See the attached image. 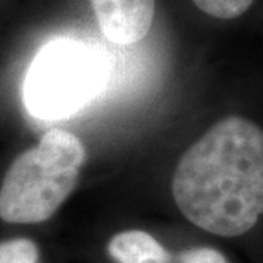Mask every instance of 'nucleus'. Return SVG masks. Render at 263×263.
Here are the masks:
<instances>
[{"label":"nucleus","instance_id":"obj_3","mask_svg":"<svg viewBox=\"0 0 263 263\" xmlns=\"http://www.w3.org/2000/svg\"><path fill=\"white\" fill-rule=\"evenodd\" d=\"M108 73L106 57L96 46L72 38L51 40L26 73V109L40 120L72 117L103 91Z\"/></svg>","mask_w":263,"mask_h":263},{"label":"nucleus","instance_id":"obj_2","mask_svg":"<svg viewBox=\"0 0 263 263\" xmlns=\"http://www.w3.org/2000/svg\"><path fill=\"white\" fill-rule=\"evenodd\" d=\"M86 162L79 137L50 128L40 142L19 154L0 186V219L12 224L48 220L68 198Z\"/></svg>","mask_w":263,"mask_h":263},{"label":"nucleus","instance_id":"obj_7","mask_svg":"<svg viewBox=\"0 0 263 263\" xmlns=\"http://www.w3.org/2000/svg\"><path fill=\"white\" fill-rule=\"evenodd\" d=\"M197 7L210 17L234 19L251 7L253 0H192Z\"/></svg>","mask_w":263,"mask_h":263},{"label":"nucleus","instance_id":"obj_4","mask_svg":"<svg viewBox=\"0 0 263 263\" xmlns=\"http://www.w3.org/2000/svg\"><path fill=\"white\" fill-rule=\"evenodd\" d=\"M99 29L117 45H134L149 34L156 0H89Z\"/></svg>","mask_w":263,"mask_h":263},{"label":"nucleus","instance_id":"obj_6","mask_svg":"<svg viewBox=\"0 0 263 263\" xmlns=\"http://www.w3.org/2000/svg\"><path fill=\"white\" fill-rule=\"evenodd\" d=\"M38 246L28 238H15L0 243V263H38Z\"/></svg>","mask_w":263,"mask_h":263},{"label":"nucleus","instance_id":"obj_5","mask_svg":"<svg viewBox=\"0 0 263 263\" xmlns=\"http://www.w3.org/2000/svg\"><path fill=\"white\" fill-rule=\"evenodd\" d=\"M108 253L118 263H170L166 248L145 231H123L108 243Z\"/></svg>","mask_w":263,"mask_h":263},{"label":"nucleus","instance_id":"obj_1","mask_svg":"<svg viewBox=\"0 0 263 263\" xmlns=\"http://www.w3.org/2000/svg\"><path fill=\"white\" fill-rule=\"evenodd\" d=\"M173 197L207 233H248L263 215V130L243 117L217 122L178 162Z\"/></svg>","mask_w":263,"mask_h":263},{"label":"nucleus","instance_id":"obj_8","mask_svg":"<svg viewBox=\"0 0 263 263\" xmlns=\"http://www.w3.org/2000/svg\"><path fill=\"white\" fill-rule=\"evenodd\" d=\"M181 263H229L222 253L212 248L188 250L180 256Z\"/></svg>","mask_w":263,"mask_h":263}]
</instances>
